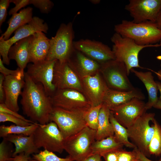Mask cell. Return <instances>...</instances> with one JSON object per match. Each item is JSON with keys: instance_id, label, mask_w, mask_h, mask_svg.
I'll return each instance as SVG.
<instances>
[{"instance_id": "2e32d148", "label": "cell", "mask_w": 161, "mask_h": 161, "mask_svg": "<svg viewBox=\"0 0 161 161\" xmlns=\"http://www.w3.org/2000/svg\"><path fill=\"white\" fill-rule=\"evenodd\" d=\"M53 83L56 89H71L83 93L80 79L67 62L57 60L54 68Z\"/></svg>"}, {"instance_id": "83f0119b", "label": "cell", "mask_w": 161, "mask_h": 161, "mask_svg": "<svg viewBox=\"0 0 161 161\" xmlns=\"http://www.w3.org/2000/svg\"><path fill=\"white\" fill-rule=\"evenodd\" d=\"M38 124L35 123L27 126L16 125L7 126L3 125L0 126V137L3 138L10 134L30 136L34 133Z\"/></svg>"}, {"instance_id": "bcb514c9", "label": "cell", "mask_w": 161, "mask_h": 161, "mask_svg": "<svg viewBox=\"0 0 161 161\" xmlns=\"http://www.w3.org/2000/svg\"><path fill=\"white\" fill-rule=\"evenodd\" d=\"M156 22L159 28L161 30V13L160 12H159L158 15ZM160 41V44L161 45L160 47H161V39Z\"/></svg>"}, {"instance_id": "277c9868", "label": "cell", "mask_w": 161, "mask_h": 161, "mask_svg": "<svg viewBox=\"0 0 161 161\" xmlns=\"http://www.w3.org/2000/svg\"><path fill=\"white\" fill-rule=\"evenodd\" d=\"M74 37L72 23L61 24L55 35L50 39V47L46 60L67 62L75 49Z\"/></svg>"}, {"instance_id": "8992f818", "label": "cell", "mask_w": 161, "mask_h": 161, "mask_svg": "<svg viewBox=\"0 0 161 161\" xmlns=\"http://www.w3.org/2000/svg\"><path fill=\"white\" fill-rule=\"evenodd\" d=\"M100 65V72L109 89L127 92L135 89L129 78L124 63L115 59Z\"/></svg>"}, {"instance_id": "ab89813d", "label": "cell", "mask_w": 161, "mask_h": 161, "mask_svg": "<svg viewBox=\"0 0 161 161\" xmlns=\"http://www.w3.org/2000/svg\"><path fill=\"white\" fill-rule=\"evenodd\" d=\"M0 112L5 113L14 115L31 123H35L30 120L25 118L24 117L18 113L17 112L10 109L6 106L4 103L0 104Z\"/></svg>"}, {"instance_id": "f35d334b", "label": "cell", "mask_w": 161, "mask_h": 161, "mask_svg": "<svg viewBox=\"0 0 161 161\" xmlns=\"http://www.w3.org/2000/svg\"><path fill=\"white\" fill-rule=\"evenodd\" d=\"M10 3H13L15 6L11 8L9 12V15H13L17 13L21 8L30 4L29 0H10Z\"/></svg>"}, {"instance_id": "7dc6e473", "label": "cell", "mask_w": 161, "mask_h": 161, "mask_svg": "<svg viewBox=\"0 0 161 161\" xmlns=\"http://www.w3.org/2000/svg\"><path fill=\"white\" fill-rule=\"evenodd\" d=\"M160 66H161V64L160 65ZM149 70H151L156 75L158 79L161 81V69L157 72L155 71L150 69H149Z\"/></svg>"}, {"instance_id": "d590c367", "label": "cell", "mask_w": 161, "mask_h": 161, "mask_svg": "<svg viewBox=\"0 0 161 161\" xmlns=\"http://www.w3.org/2000/svg\"><path fill=\"white\" fill-rule=\"evenodd\" d=\"M118 161H135L138 157L135 148L132 151L123 149L117 151Z\"/></svg>"}, {"instance_id": "e0dca14e", "label": "cell", "mask_w": 161, "mask_h": 161, "mask_svg": "<svg viewBox=\"0 0 161 161\" xmlns=\"http://www.w3.org/2000/svg\"><path fill=\"white\" fill-rule=\"evenodd\" d=\"M99 72L95 75L80 79L83 93L90 102L91 107L103 103L105 95L109 89Z\"/></svg>"}, {"instance_id": "4fadbf2b", "label": "cell", "mask_w": 161, "mask_h": 161, "mask_svg": "<svg viewBox=\"0 0 161 161\" xmlns=\"http://www.w3.org/2000/svg\"><path fill=\"white\" fill-rule=\"evenodd\" d=\"M125 9L135 23L147 21L156 22L161 10V0H130Z\"/></svg>"}, {"instance_id": "60d3db41", "label": "cell", "mask_w": 161, "mask_h": 161, "mask_svg": "<svg viewBox=\"0 0 161 161\" xmlns=\"http://www.w3.org/2000/svg\"><path fill=\"white\" fill-rule=\"evenodd\" d=\"M11 161H38L31 159L30 156L25 154L24 153L19 154L14 157H13Z\"/></svg>"}, {"instance_id": "4dcf8cb0", "label": "cell", "mask_w": 161, "mask_h": 161, "mask_svg": "<svg viewBox=\"0 0 161 161\" xmlns=\"http://www.w3.org/2000/svg\"><path fill=\"white\" fill-rule=\"evenodd\" d=\"M102 104L91 107L85 113L84 117L87 126L93 130L97 129L99 113Z\"/></svg>"}, {"instance_id": "52a82bcc", "label": "cell", "mask_w": 161, "mask_h": 161, "mask_svg": "<svg viewBox=\"0 0 161 161\" xmlns=\"http://www.w3.org/2000/svg\"><path fill=\"white\" fill-rule=\"evenodd\" d=\"M86 111H70L53 107L50 122L56 123L65 139L87 126L84 117Z\"/></svg>"}, {"instance_id": "5bb4252c", "label": "cell", "mask_w": 161, "mask_h": 161, "mask_svg": "<svg viewBox=\"0 0 161 161\" xmlns=\"http://www.w3.org/2000/svg\"><path fill=\"white\" fill-rule=\"evenodd\" d=\"M73 45L75 49L100 64L115 59L112 49L100 41L81 39L74 41Z\"/></svg>"}, {"instance_id": "9c48e42d", "label": "cell", "mask_w": 161, "mask_h": 161, "mask_svg": "<svg viewBox=\"0 0 161 161\" xmlns=\"http://www.w3.org/2000/svg\"><path fill=\"white\" fill-rule=\"evenodd\" d=\"M37 147L44 150L61 153L64 150V139L55 123L50 122L45 124H38L33 133Z\"/></svg>"}, {"instance_id": "30bf717a", "label": "cell", "mask_w": 161, "mask_h": 161, "mask_svg": "<svg viewBox=\"0 0 161 161\" xmlns=\"http://www.w3.org/2000/svg\"><path fill=\"white\" fill-rule=\"evenodd\" d=\"M48 30V25L43 19L34 16L28 23L17 29L14 32V35L8 40L5 41L0 39V54L4 64L9 65L8 52L10 48L14 44L38 32L47 33Z\"/></svg>"}, {"instance_id": "9a60e30c", "label": "cell", "mask_w": 161, "mask_h": 161, "mask_svg": "<svg viewBox=\"0 0 161 161\" xmlns=\"http://www.w3.org/2000/svg\"><path fill=\"white\" fill-rule=\"evenodd\" d=\"M114 117L122 126L127 128L146 113L145 103L134 98L129 102L110 109Z\"/></svg>"}, {"instance_id": "8fae6325", "label": "cell", "mask_w": 161, "mask_h": 161, "mask_svg": "<svg viewBox=\"0 0 161 161\" xmlns=\"http://www.w3.org/2000/svg\"><path fill=\"white\" fill-rule=\"evenodd\" d=\"M51 97L53 107L66 110L86 111L91 107L84 94L74 89H56Z\"/></svg>"}, {"instance_id": "d6a6232c", "label": "cell", "mask_w": 161, "mask_h": 161, "mask_svg": "<svg viewBox=\"0 0 161 161\" xmlns=\"http://www.w3.org/2000/svg\"><path fill=\"white\" fill-rule=\"evenodd\" d=\"M12 143L3 138L0 144V161H11L14 152Z\"/></svg>"}, {"instance_id": "8d00e7d4", "label": "cell", "mask_w": 161, "mask_h": 161, "mask_svg": "<svg viewBox=\"0 0 161 161\" xmlns=\"http://www.w3.org/2000/svg\"><path fill=\"white\" fill-rule=\"evenodd\" d=\"M0 72L5 77L8 75H12L15 76L24 77V74H23L19 68L16 69L12 70L6 68L4 65L2 60L0 56Z\"/></svg>"}, {"instance_id": "3957f363", "label": "cell", "mask_w": 161, "mask_h": 161, "mask_svg": "<svg viewBox=\"0 0 161 161\" xmlns=\"http://www.w3.org/2000/svg\"><path fill=\"white\" fill-rule=\"evenodd\" d=\"M111 40L113 43L112 49L115 59L124 64L129 75L132 69L144 68L139 65L138 59L139 53L142 49L146 47L161 46L160 44L139 45L132 39L123 37L116 32L111 37Z\"/></svg>"}, {"instance_id": "484cf974", "label": "cell", "mask_w": 161, "mask_h": 161, "mask_svg": "<svg viewBox=\"0 0 161 161\" xmlns=\"http://www.w3.org/2000/svg\"><path fill=\"white\" fill-rule=\"evenodd\" d=\"M110 113L109 108L103 103L99 113L96 140H100L114 135L113 129L109 120Z\"/></svg>"}, {"instance_id": "7c38bea8", "label": "cell", "mask_w": 161, "mask_h": 161, "mask_svg": "<svg viewBox=\"0 0 161 161\" xmlns=\"http://www.w3.org/2000/svg\"><path fill=\"white\" fill-rule=\"evenodd\" d=\"M57 59L45 60L27 66L26 72L35 83L43 85L47 94L51 97L56 89L53 80L54 68Z\"/></svg>"}, {"instance_id": "db71d44e", "label": "cell", "mask_w": 161, "mask_h": 161, "mask_svg": "<svg viewBox=\"0 0 161 161\" xmlns=\"http://www.w3.org/2000/svg\"><path fill=\"white\" fill-rule=\"evenodd\" d=\"M160 13H161V10L160 11Z\"/></svg>"}, {"instance_id": "1f68e13d", "label": "cell", "mask_w": 161, "mask_h": 161, "mask_svg": "<svg viewBox=\"0 0 161 161\" xmlns=\"http://www.w3.org/2000/svg\"><path fill=\"white\" fill-rule=\"evenodd\" d=\"M32 158L38 161H74L68 156L64 158L58 157L54 152L47 150L40 151L32 155Z\"/></svg>"}, {"instance_id": "f546056e", "label": "cell", "mask_w": 161, "mask_h": 161, "mask_svg": "<svg viewBox=\"0 0 161 161\" xmlns=\"http://www.w3.org/2000/svg\"><path fill=\"white\" fill-rule=\"evenodd\" d=\"M154 127V131L150 143L148 151L150 156L161 155V126L155 118L152 121Z\"/></svg>"}, {"instance_id": "603a6c76", "label": "cell", "mask_w": 161, "mask_h": 161, "mask_svg": "<svg viewBox=\"0 0 161 161\" xmlns=\"http://www.w3.org/2000/svg\"><path fill=\"white\" fill-rule=\"evenodd\" d=\"M4 138L15 146L13 157L22 153L30 156L38 154L40 151L35 144L33 134L30 136L10 134Z\"/></svg>"}, {"instance_id": "f907efd6", "label": "cell", "mask_w": 161, "mask_h": 161, "mask_svg": "<svg viewBox=\"0 0 161 161\" xmlns=\"http://www.w3.org/2000/svg\"><path fill=\"white\" fill-rule=\"evenodd\" d=\"M89 1L92 4H99L100 1V0H90Z\"/></svg>"}, {"instance_id": "7402d4cb", "label": "cell", "mask_w": 161, "mask_h": 161, "mask_svg": "<svg viewBox=\"0 0 161 161\" xmlns=\"http://www.w3.org/2000/svg\"><path fill=\"white\" fill-rule=\"evenodd\" d=\"M134 98L143 100L145 96L138 88L132 90L123 92L109 89L104 97L103 103L105 104L110 109L126 103Z\"/></svg>"}, {"instance_id": "d4e9b609", "label": "cell", "mask_w": 161, "mask_h": 161, "mask_svg": "<svg viewBox=\"0 0 161 161\" xmlns=\"http://www.w3.org/2000/svg\"><path fill=\"white\" fill-rule=\"evenodd\" d=\"M32 11V7H28L12 15L7 22L8 26L5 32L1 35L0 39L5 41L8 40L17 29L30 22L33 17Z\"/></svg>"}, {"instance_id": "74e56055", "label": "cell", "mask_w": 161, "mask_h": 161, "mask_svg": "<svg viewBox=\"0 0 161 161\" xmlns=\"http://www.w3.org/2000/svg\"><path fill=\"white\" fill-rule=\"evenodd\" d=\"M10 0H0V27L6 18Z\"/></svg>"}, {"instance_id": "ba28073f", "label": "cell", "mask_w": 161, "mask_h": 161, "mask_svg": "<svg viewBox=\"0 0 161 161\" xmlns=\"http://www.w3.org/2000/svg\"><path fill=\"white\" fill-rule=\"evenodd\" d=\"M154 113H145L126 128L129 138L146 157L150 156L148 148L154 131V125L149 123L154 118Z\"/></svg>"}, {"instance_id": "f1b7e54d", "label": "cell", "mask_w": 161, "mask_h": 161, "mask_svg": "<svg viewBox=\"0 0 161 161\" xmlns=\"http://www.w3.org/2000/svg\"><path fill=\"white\" fill-rule=\"evenodd\" d=\"M109 120L113 129L114 135L116 140L127 147L133 149L135 148L136 147L135 145L129 140L127 129L117 121L111 112Z\"/></svg>"}, {"instance_id": "6da1fadb", "label": "cell", "mask_w": 161, "mask_h": 161, "mask_svg": "<svg viewBox=\"0 0 161 161\" xmlns=\"http://www.w3.org/2000/svg\"><path fill=\"white\" fill-rule=\"evenodd\" d=\"M20 103L24 114L33 122L43 125L50 122L53 106L51 97L42 84L34 82L26 72Z\"/></svg>"}, {"instance_id": "681fc988", "label": "cell", "mask_w": 161, "mask_h": 161, "mask_svg": "<svg viewBox=\"0 0 161 161\" xmlns=\"http://www.w3.org/2000/svg\"><path fill=\"white\" fill-rule=\"evenodd\" d=\"M158 90L160 92V96L159 98L160 99H161V83L159 81H156Z\"/></svg>"}, {"instance_id": "4316f807", "label": "cell", "mask_w": 161, "mask_h": 161, "mask_svg": "<svg viewBox=\"0 0 161 161\" xmlns=\"http://www.w3.org/2000/svg\"><path fill=\"white\" fill-rule=\"evenodd\" d=\"M123 145L118 142L113 135L100 140H95L92 144L91 148L93 154H98L102 157L107 153L122 149Z\"/></svg>"}, {"instance_id": "ac0fdd59", "label": "cell", "mask_w": 161, "mask_h": 161, "mask_svg": "<svg viewBox=\"0 0 161 161\" xmlns=\"http://www.w3.org/2000/svg\"><path fill=\"white\" fill-rule=\"evenodd\" d=\"M67 62L80 79L100 72V63L75 49Z\"/></svg>"}, {"instance_id": "ffe728a7", "label": "cell", "mask_w": 161, "mask_h": 161, "mask_svg": "<svg viewBox=\"0 0 161 161\" xmlns=\"http://www.w3.org/2000/svg\"><path fill=\"white\" fill-rule=\"evenodd\" d=\"M32 38V35L17 41L10 48L8 52L9 59L16 61L24 74V69L30 62L29 47Z\"/></svg>"}, {"instance_id": "c3c4849f", "label": "cell", "mask_w": 161, "mask_h": 161, "mask_svg": "<svg viewBox=\"0 0 161 161\" xmlns=\"http://www.w3.org/2000/svg\"><path fill=\"white\" fill-rule=\"evenodd\" d=\"M153 107L157 109H161V99L159 98L157 103Z\"/></svg>"}, {"instance_id": "816d5d0a", "label": "cell", "mask_w": 161, "mask_h": 161, "mask_svg": "<svg viewBox=\"0 0 161 161\" xmlns=\"http://www.w3.org/2000/svg\"><path fill=\"white\" fill-rule=\"evenodd\" d=\"M135 161H143L141 159H140L139 158H138Z\"/></svg>"}, {"instance_id": "b9f144b4", "label": "cell", "mask_w": 161, "mask_h": 161, "mask_svg": "<svg viewBox=\"0 0 161 161\" xmlns=\"http://www.w3.org/2000/svg\"><path fill=\"white\" fill-rule=\"evenodd\" d=\"M5 76L2 74H0V103H4L5 99V91L3 86V82Z\"/></svg>"}, {"instance_id": "7a4b0ae2", "label": "cell", "mask_w": 161, "mask_h": 161, "mask_svg": "<svg viewBox=\"0 0 161 161\" xmlns=\"http://www.w3.org/2000/svg\"><path fill=\"white\" fill-rule=\"evenodd\" d=\"M114 30L116 33L140 45L152 44L161 39V30L156 22L150 21L135 23L123 20L114 26Z\"/></svg>"}, {"instance_id": "5b68a950", "label": "cell", "mask_w": 161, "mask_h": 161, "mask_svg": "<svg viewBox=\"0 0 161 161\" xmlns=\"http://www.w3.org/2000/svg\"><path fill=\"white\" fill-rule=\"evenodd\" d=\"M96 130L87 126L64 139V149L74 161H81L93 154L91 147L96 140Z\"/></svg>"}, {"instance_id": "836d02e7", "label": "cell", "mask_w": 161, "mask_h": 161, "mask_svg": "<svg viewBox=\"0 0 161 161\" xmlns=\"http://www.w3.org/2000/svg\"><path fill=\"white\" fill-rule=\"evenodd\" d=\"M11 122L15 125L22 126H27L32 124L14 115L0 112V122Z\"/></svg>"}, {"instance_id": "cb8c5ba5", "label": "cell", "mask_w": 161, "mask_h": 161, "mask_svg": "<svg viewBox=\"0 0 161 161\" xmlns=\"http://www.w3.org/2000/svg\"><path fill=\"white\" fill-rule=\"evenodd\" d=\"M130 71L133 73L144 85L148 95V100L145 103L146 109L147 110L151 109L156 104L159 99L157 84L151 72L138 71L134 68L132 69Z\"/></svg>"}, {"instance_id": "ee69618b", "label": "cell", "mask_w": 161, "mask_h": 161, "mask_svg": "<svg viewBox=\"0 0 161 161\" xmlns=\"http://www.w3.org/2000/svg\"><path fill=\"white\" fill-rule=\"evenodd\" d=\"M101 156L98 154H93L81 161H101Z\"/></svg>"}, {"instance_id": "44dd1931", "label": "cell", "mask_w": 161, "mask_h": 161, "mask_svg": "<svg viewBox=\"0 0 161 161\" xmlns=\"http://www.w3.org/2000/svg\"><path fill=\"white\" fill-rule=\"evenodd\" d=\"M49 40L42 32L32 35L29 47L30 62L35 63L46 60L50 47Z\"/></svg>"}, {"instance_id": "7bdbcfd3", "label": "cell", "mask_w": 161, "mask_h": 161, "mask_svg": "<svg viewBox=\"0 0 161 161\" xmlns=\"http://www.w3.org/2000/svg\"><path fill=\"white\" fill-rule=\"evenodd\" d=\"M117 151L110 152L103 155V157L105 161H118Z\"/></svg>"}, {"instance_id": "e575fe53", "label": "cell", "mask_w": 161, "mask_h": 161, "mask_svg": "<svg viewBox=\"0 0 161 161\" xmlns=\"http://www.w3.org/2000/svg\"><path fill=\"white\" fill-rule=\"evenodd\" d=\"M30 4H32L39 9L44 13H48L54 6V4L49 0H29Z\"/></svg>"}, {"instance_id": "f6af8a7d", "label": "cell", "mask_w": 161, "mask_h": 161, "mask_svg": "<svg viewBox=\"0 0 161 161\" xmlns=\"http://www.w3.org/2000/svg\"><path fill=\"white\" fill-rule=\"evenodd\" d=\"M135 149L137 153L138 157L143 161H154L148 159L143 153L140 151L136 147H135ZM155 161H161V158L158 160Z\"/></svg>"}, {"instance_id": "f5cc1de1", "label": "cell", "mask_w": 161, "mask_h": 161, "mask_svg": "<svg viewBox=\"0 0 161 161\" xmlns=\"http://www.w3.org/2000/svg\"><path fill=\"white\" fill-rule=\"evenodd\" d=\"M157 58L158 59L161 60V55L158 56L157 57Z\"/></svg>"}, {"instance_id": "d6986e66", "label": "cell", "mask_w": 161, "mask_h": 161, "mask_svg": "<svg viewBox=\"0 0 161 161\" xmlns=\"http://www.w3.org/2000/svg\"><path fill=\"white\" fill-rule=\"evenodd\" d=\"M24 84V77L12 75L5 77L3 82L5 95L4 103L10 109L16 112L19 110L18 98L21 94Z\"/></svg>"}]
</instances>
